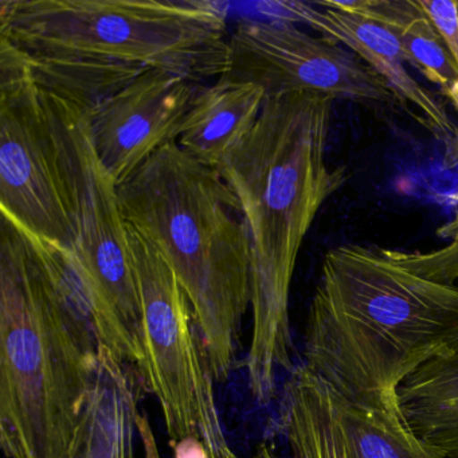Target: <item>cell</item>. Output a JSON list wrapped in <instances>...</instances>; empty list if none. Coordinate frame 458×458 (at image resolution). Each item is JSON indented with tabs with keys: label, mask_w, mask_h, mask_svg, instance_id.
Segmentation results:
<instances>
[{
	"label": "cell",
	"mask_w": 458,
	"mask_h": 458,
	"mask_svg": "<svg viewBox=\"0 0 458 458\" xmlns=\"http://www.w3.org/2000/svg\"><path fill=\"white\" fill-rule=\"evenodd\" d=\"M334 100L291 93L265 100L259 122L218 168L237 195L251 250L249 388L270 403L280 371H293L289 296L297 257L321 206L344 184L327 157Z\"/></svg>",
	"instance_id": "obj_1"
},
{
	"label": "cell",
	"mask_w": 458,
	"mask_h": 458,
	"mask_svg": "<svg viewBox=\"0 0 458 458\" xmlns=\"http://www.w3.org/2000/svg\"><path fill=\"white\" fill-rule=\"evenodd\" d=\"M455 344L457 283L420 275L388 249L327 251L305 326L304 366L345 398L402 415V383Z\"/></svg>",
	"instance_id": "obj_2"
},
{
	"label": "cell",
	"mask_w": 458,
	"mask_h": 458,
	"mask_svg": "<svg viewBox=\"0 0 458 458\" xmlns=\"http://www.w3.org/2000/svg\"><path fill=\"white\" fill-rule=\"evenodd\" d=\"M117 194L124 221L178 278L214 377L226 380L251 300L250 240L237 195L176 141L117 186Z\"/></svg>",
	"instance_id": "obj_3"
},
{
	"label": "cell",
	"mask_w": 458,
	"mask_h": 458,
	"mask_svg": "<svg viewBox=\"0 0 458 458\" xmlns=\"http://www.w3.org/2000/svg\"><path fill=\"white\" fill-rule=\"evenodd\" d=\"M100 343L69 315L29 241L0 232V446L6 458H66Z\"/></svg>",
	"instance_id": "obj_4"
},
{
	"label": "cell",
	"mask_w": 458,
	"mask_h": 458,
	"mask_svg": "<svg viewBox=\"0 0 458 458\" xmlns=\"http://www.w3.org/2000/svg\"><path fill=\"white\" fill-rule=\"evenodd\" d=\"M226 6L206 0H2L23 52L160 69L200 82L229 68Z\"/></svg>",
	"instance_id": "obj_5"
},
{
	"label": "cell",
	"mask_w": 458,
	"mask_h": 458,
	"mask_svg": "<svg viewBox=\"0 0 458 458\" xmlns=\"http://www.w3.org/2000/svg\"><path fill=\"white\" fill-rule=\"evenodd\" d=\"M44 95L76 235L73 254L92 292L98 342L138 371L144 359L143 308L116 182L96 154L88 111Z\"/></svg>",
	"instance_id": "obj_6"
},
{
	"label": "cell",
	"mask_w": 458,
	"mask_h": 458,
	"mask_svg": "<svg viewBox=\"0 0 458 458\" xmlns=\"http://www.w3.org/2000/svg\"><path fill=\"white\" fill-rule=\"evenodd\" d=\"M127 230L143 308L141 385L159 403L171 446L198 438L216 452L227 442L191 304L154 246L131 225Z\"/></svg>",
	"instance_id": "obj_7"
},
{
	"label": "cell",
	"mask_w": 458,
	"mask_h": 458,
	"mask_svg": "<svg viewBox=\"0 0 458 458\" xmlns=\"http://www.w3.org/2000/svg\"><path fill=\"white\" fill-rule=\"evenodd\" d=\"M0 208L20 229L73 251L60 155L44 92L0 39Z\"/></svg>",
	"instance_id": "obj_8"
},
{
	"label": "cell",
	"mask_w": 458,
	"mask_h": 458,
	"mask_svg": "<svg viewBox=\"0 0 458 458\" xmlns=\"http://www.w3.org/2000/svg\"><path fill=\"white\" fill-rule=\"evenodd\" d=\"M224 76L257 85L267 98L315 93L360 104L396 103L387 82L355 53L280 21H240L229 36Z\"/></svg>",
	"instance_id": "obj_9"
},
{
	"label": "cell",
	"mask_w": 458,
	"mask_h": 458,
	"mask_svg": "<svg viewBox=\"0 0 458 458\" xmlns=\"http://www.w3.org/2000/svg\"><path fill=\"white\" fill-rule=\"evenodd\" d=\"M278 428L291 458H445L402 415L350 401L304 364L284 385Z\"/></svg>",
	"instance_id": "obj_10"
},
{
	"label": "cell",
	"mask_w": 458,
	"mask_h": 458,
	"mask_svg": "<svg viewBox=\"0 0 458 458\" xmlns=\"http://www.w3.org/2000/svg\"><path fill=\"white\" fill-rule=\"evenodd\" d=\"M199 88L179 74L147 69L88 112L96 154L117 186L163 147L175 143Z\"/></svg>",
	"instance_id": "obj_11"
},
{
	"label": "cell",
	"mask_w": 458,
	"mask_h": 458,
	"mask_svg": "<svg viewBox=\"0 0 458 458\" xmlns=\"http://www.w3.org/2000/svg\"><path fill=\"white\" fill-rule=\"evenodd\" d=\"M259 9L270 21L304 23L355 53L390 87L396 101L420 112V124L439 139H452L457 128L441 101L407 71L406 55L396 34L371 18L340 12L324 2H264Z\"/></svg>",
	"instance_id": "obj_12"
},
{
	"label": "cell",
	"mask_w": 458,
	"mask_h": 458,
	"mask_svg": "<svg viewBox=\"0 0 458 458\" xmlns=\"http://www.w3.org/2000/svg\"><path fill=\"white\" fill-rule=\"evenodd\" d=\"M140 377L101 345L66 458H136Z\"/></svg>",
	"instance_id": "obj_13"
},
{
	"label": "cell",
	"mask_w": 458,
	"mask_h": 458,
	"mask_svg": "<svg viewBox=\"0 0 458 458\" xmlns=\"http://www.w3.org/2000/svg\"><path fill=\"white\" fill-rule=\"evenodd\" d=\"M267 95L251 82L219 77L200 87L184 119L178 144L190 157L218 170L259 122Z\"/></svg>",
	"instance_id": "obj_14"
},
{
	"label": "cell",
	"mask_w": 458,
	"mask_h": 458,
	"mask_svg": "<svg viewBox=\"0 0 458 458\" xmlns=\"http://www.w3.org/2000/svg\"><path fill=\"white\" fill-rule=\"evenodd\" d=\"M398 403L418 438L445 458H458V344L407 377Z\"/></svg>",
	"instance_id": "obj_15"
},
{
	"label": "cell",
	"mask_w": 458,
	"mask_h": 458,
	"mask_svg": "<svg viewBox=\"0 0 458 458\" xmlns=\"http://www.w3.org/2000/svg\"><path fill=\"white\" fill-rule=\"evenodd\" d=\"M340 12L371 18L398 37L407 65L417 69L458 111V68L436 26L422 12L418 0H350L326 2Z\"/></svg>",
	"instance_id": "obj_16"
},
{
	"label": "cell",
	"mask_w": 458,
	"mask_h": 458,
	"mask_svg": "<svg viewBox=\"0 0 458 458\" xmlns=\"http://www.w3.org/2000/svg\"><path fill=\"white\" fill-rule=\"evenodd\" d=\"M13 47L17 50L29 79L39 89L76 104L88 112L100 106L147 71L141 66L112 61L30 55L15 45Z\"/></svg>",
	"instance_id": "obj_17"
},
{
	"label": "cell",
	"mask_w": 458,
	"mask_h": 458,
	"mask_svg": "<svg viewBox=\"0 0 458 458\" xmlns=\"http://www.w3.org/2000/svg\"><path fill=\"white\" fill-rule=\"evenodd\" d=\"M450 242L428 251H404L388 249L391 256L410 269L446 283L458 284V216L445 227Z\"/></svg>",
	"instance_id": "obj_18"
},
{
	"label": "cell",
	"mask_w": 458,
	"mask_h": 458,
	"mask_svg": "<svg viewBox=\"0 0 458 458\" xmlns=\"http://www.w3.org/2000/svg\"><path fill=\"white\" fill-rule=\"evenodd\" d=\"M418 4L446 42L458 68V2L418 0Z\"/></svg>",
	"instance_id": "obj_19"
},
{
	"label": "cell",
	"mask_w": 458,
	"mask_h": 458,
	"mask_svg": "<svg viewBox=\"0 0 458 458\" xmlns=\"http://www.w3.org/2000/svg\"><path fill=\"white\" fill-rule=\"evenodd\" d=\"M175 458H210L208 447L198 438H187L173 445Z\"/></svg>",
	"instance_id": "obj_20"
},
{
	"label": "cell",
	"mask_w": 458,
	"mask_h": 458,
	"mask_svg": "<svg viewBox=\"0 0 458 458\" xmlns=\"http://www.w3.org/2000/svg\"><path fill=\"white\" fill-rule=\"evenodd\" d=\"M251 458H280L270 445L259 444Z\"/></svg>",
	"instance_id": "obj_21"
},
{
	"label": "cell",
	"mask_w": 458,
	"mask_h": 458,
	"mask_svg": "<svg viewBox=\"0 0 458 458\" xmlns=\"http://www.w3.org/2000/svg\"><path fill=\"white\" fill-rule=\"evenodd\" d=\"M210 458H240L232 449L229 445H225L221 449L210 453Z\"/></svg>",
	"instance_id": "obj_22"
}]
</instances>
